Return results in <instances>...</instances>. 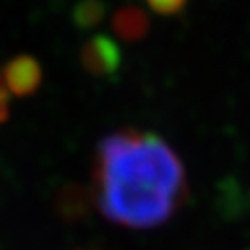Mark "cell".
<instances>
[{"instance_id": "6da1fadb", "label": "cell", "mask_w": 250, "mask_h": 250, "mask_svg": "<svg viewBox=\"0 0 250 250\" xmlns=\"http://www.w3.org/2000/svg\"><path fill=\"white\" fill-rule=\"evenodd\" d=\"M93 199L101 215L120 227H160L187 199L185 167L171 146L152 132H110L95 150Z\"/></svg>"}, {"instance_id": "7a4b0ae2", "label": "cell", "mask_w": 250, "mask_h": 250, "mask_svg": "<svg viewBox=\"0 0 250 250\" xmlns=\"http://www.w3.org/2000/svg\"><path fill=\"white\" fill-rule=\"evenodd\" d=\"M4 87L12 95H30L42 81V69L32 57H16L4 69Z\"/></svg>"}, {"instance_id": "3957f363", "label": "cell", "mask_w": 250, "mask_h": 250, "mask_svg": "<svg viewBox=\"0 0 250 250\" xmlns=\"http://www.w3.org/2000/svg\"><path fill=\"white\" fill-rule=\"evenodd\" d=\"M83 59L93 71H110L118 61V53L106 38H97L93 43H89Z\"/></svg>"}, {"instance_id": "277c9868", "label": "cell", "mask_w": 250, "mask_h": 250, "mask_svg": "<svg viewBox=\"0 0 250 250\" xmlns=\"http://www.w3.org/2000/svg\"><path fill=\"white\" fill-rule=\"evenodd\" d=\"M148 28V20L142 12L138 10H124L122 14H118L116 18V30L124 36V38H140Z\"/></svg>"}, {"instance_id": "5b68a950", "label": "cell", "mask_w": 250, "mask_h": 250, "mask_svg": "<svg viewBox=\"0 0 250 250\" xmlns=\"http://www.w3.org/2000/svg\"><path fill=\"white\" fill-rule=\"evenodd\" d=\"M148 4L154 12L169 16V14H177L183 10V6L187 4V0H148Z\"/></svg>"}, {"instance_id": "8992f818", "label": "cell", "mask_w": 250, "mask_h": 250, "mask_svg": "<svg viewBox=\"0 0 250 250\" xmlns=\"http://www.w3.org/2000/svg\"><path fill=\"white\" fill-rule=\"evenodd\" d=\"M8 114V91L4 87V81L0 77V122H2Z\"/></svg>"}]
</instances>
